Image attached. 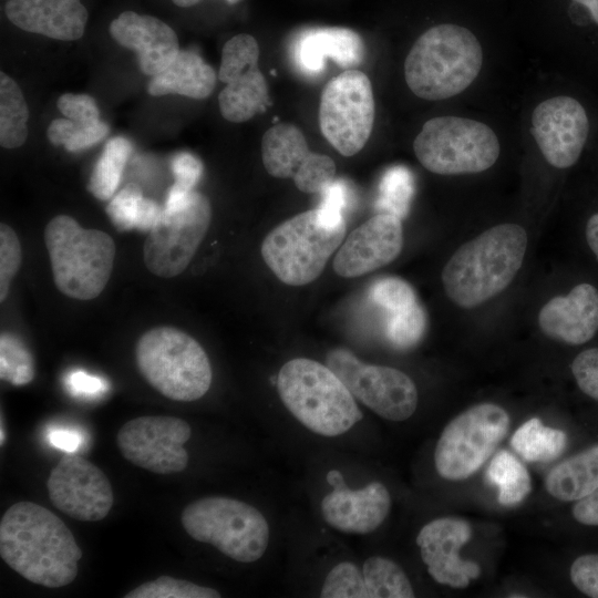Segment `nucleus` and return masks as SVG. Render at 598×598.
I'll use <instances>...</instances> for the list:
<instances>
[{
    "mask_svg": "<svg viewBox=\"0 0 598 598\" xmlns=\"http://www.w3.org/2000/svg\"><path fill=\"white\" fill-rule=\"evenodd\" d=\"M402 247V219L378 213L342 241L333 259V270L343 278L367 275L393 261Z\"/></svg>",
    "mask_w": 598,
    "mask_h": 598,
    "instance_id": "18",
    "label": "nucleus"
},
{
    "mask_svg": "<svg viewBox=\"0 0 598 598\" xmlns=\"http://www.w3.org/2000/svg\"><path fill=\"white\" fill-rule=\"evenodd\" d=\"M181 522L197 542L207 543L239 563H252L265 554L269 526L254 506L228 497L209 496L188 504Z\"/></svg>",
    "mask_w": 598,
    "mask_h": 598,
    "instance_id": "8",
    "label": "nucleus"
},
{
    "mask_svg": "<svg viewBox=\"0 0 598 598\" xmlns=\"http://www.w3.org/2000/svg\"><path fill=\"white\" fill-rule=\"evenodd\" d=\"M512 447L528 462H550L567 446L564 431L545 426L538 417L523 423L513 434Z\"/></svg>",
    "mask_w": 598,
    "mask_h": 598,
    "instance_id": "29",
    "label": "nucleus"
},
{
    "mask_svg": "<svg viewBox=\"0 0 598 598\" xmlns=\"http://www.w3.org/2000/svg\"><path fill=\"white\" fill-rule=\"evenodd\" d=\"M326 362L353 398L379 416L400 422L415 412L417 390L404 372L390 367L367 364L344 348L331 350Z\"/></svg>",
    "mask_w": 598,
    "mask_h": 598,
    "instance_id": "12",
    "label": "nucleus"
},
{
    "mask_svg": "<svg viewBox=\"0 0 598 598\" xmlns=\"http://www.w3.org/2000/svg\"><path fill=\"white\" fill-rule=\"evenodd\" d=\"M142 377L167 399L190 402L212 384V367L204 348L188 333L168 326L144 332L135 348Z\"/></svg>",
    "mask_w": 598,
    "mask_h": 598,
    "instance_id": "6",
    "label": "nucleus"
},
{
    "mask_svg": "<svg viewBox=\"0 0 598 598\" xmlns=\"http://www.w3.org/2000/svg\"><path fill=\"white\" fill-rule=\"evenodd\" d=\"M212 219L209 199L193 190L188 202L174 213L162 214L148 231L143 247L144 264L161 278L181 275L189 265L208 231Z\"/></svg>",
    "mask_w": 598,
    "mask_h": 598,
    "instance_id": "13",
    "label": "nucleus"
},
{
    "mask_svg": "<svg viewBox=\"0 0 598 598\" xmlns=\"http://www.w3.org/2000/svg\"><path fill=\"white\" fill-rule=\"evenodd\" d=\"M0 436H1L0 444L3 445V442H4V434H3V424H2V422H1V434H0Z\"/></svg>",
    "mask_w": 598,
    "mask_h": 598,
    "instance_id": "55",
    "label": "nucleus"
},
{
    "mask_svg": "<svg viewBox=\"0 0 598 598\" xmlns=\"http://www.w3.org/2000/svg\"><path fill=\"white\" fill-rule=\"evenodd\" d=\"M0 377L13 385L28 384L34 377L31 353L9 333H2L0 338Z\"/></svg>",
    "mask_w": 598,
    "mask_h": 598,
    "instance_id": "38",
    "label": "nucleus"
},
{
    "mask_svg": "<svg viewBox=\"0 0 598 598\" xmlns=\"http://www.w3.org/2000/svg\"><path fill=\"white\" fill-rule=\"evenodd\" d=\"M56 106L69 120L79 123H94L100 120L95 100L86 94L65 93L58 99Z\"/></svg>",
    "mask_w": 598,
    "mask_h": 598,
    "instance_id": "45",
    "label": "nucleus"
},
{
    "mask_svg": "<svg viewBox=\"0 0 598 598\" xmlns=\"http://www.w3.org/2000/svg\"><path fill=\"white\" fill-rule=\"evenodd\" d=\"M527 233L517 224H501L465 243L442 270L448 299L472 309L505 290L520 269Z\"/></svg>",
    "mask_w": 598,
    "mask_h": 598,
    "instance_id": "2",
    "label": "nucleus"
},
{
    "mask_svg": "<svg viewBox=\"0 0 598 598\" xmlns=\"http://www.w3.org/2000/svg\"><path fill=\"white\" fill-rule=\"evenodd\" d=\"M472 536L470 524L456 517H442L424 525L416 536L421 557L439 584L464 588L481 574L480 566L463 560L458 550Z\"/></svg>",
    "mask_w": 598,
    "mask_h": 598,
    "instance_id": "19",
    "label": "nucleus"
},
{
    "mask_svg": "<svg viewBox=\"0 0 598 598\" xmlns=\"http://www.w3.org/2000/svg\"><path fill=\"white\" fill-rule=\"evenodd\" d=\"M585 237L589 249L598 261V212L588 217L585 226Z\"/></svg>",
    "mask_w": 598,
    "mask_h": 598,
    "instance_id": "51",
    "label": "nucleus"
},
{
    "mask_svg": "<svg viewBox=\"0 0 598 598\" xmlns=\"http://www.w3.org/2000/svg\"><path fill=\"white\" fill-rule=\"evenodd\" d=\"M321 202L317 210L328 225H339L344 221V212L349 206L351 192L343 179H332L320 192Z\"/></svg>",
    "mask_w": 598,
    "mask_h": 598,
    "instance_id": "43",
    "label": "nucleus"
},
{
    "mask_svg": "<svg viewBox=\"0 0 598 598\" xmlns=\"http://www.w3.org/2000/svg\"><path fill=\"white\" fill-rule=\"evenodd\" d=\"M570 579L582 594L598 598V554L576 558L570 567Z\"/></svg>",
    "mask_w": 598,
    "mask_h": 598,
    "instance_id": "47",
    "label": "nucleus"
},
{
    "mask_svg": "<svg viewBox=\"0 0 598 598\" xmlns=\"http://www.w3.org/2000/svg\"><path fill=\"white\" fill-rule=\"evenodd\" d=\"M0 555L29 581L59 588L75 579L82 550L54 513L32 502H19L1 517Z\"/></svg>",
    "mask_w": 598,
    "mask_h": 598,
    "instance_id": "1",
    "label": "nucleus"
},
{
    "mask_svg": "<svg viewBox=\"0 0 598 598\" xmlns=\"http://www.w3.org/2000/svg\"><path fill=\"white\" fill-rule=\"evenodd\" d=\"M426 324V312L417 301L406 309L389 315L385 336L394 348L408 350L422 340Z\"/></svg>",
    "mask_w": 598,
    "mask_h": 598,
    "instance_id": "36",
    "label": "nucleus"
},
{
    "mask_svg": "<svg viewBox=\"0 0 598 598\" xmlns=\"http://www.w3.org/2000/svg\"><path fill=\"white\" fill-rule=\"evenodd\" d=\"M327 482L332 487L346 485L342 474L338 470H331L326 475Z\"/></svg>",
    "mask_w": 598,
    "mask_h": 598,
    "instance_id": "53",
    "label": "nucleus"
},
{
    "mask_svg": "<svg viewBox=\"0 0 598 598\" xmlns=\"http://www.w3.org/2000/svg\"><path fill=\"white\" fill-rule=\"evenodd\" d=\"M277 390L287 410L316 434L337 436L362 419L344 383L318 361L296 358L286 362L278 373Z\"/></svg>",
    "mask_w": 598,
    "mask_h": 598,
    "instance_id": "4",
    "label": "nucleus"
},
{
    "mask_svg": "<svg viewBox=\"0 0 598 598\" xmlns=\"http://www.w3.org/2000/svg\"><path fill=\"white\" fill-rule=\"evenodd\" d=\"M323 598H369L362 571L351 561L337 564L324 578Z\"/></svg>",
    "mask_w": 598,
    "mask_h": 598,
    "instance_id": "40",
    "label": "nucleus"
},
{
    "mask_svg": "<svg viewBox=\"0 0 598 598\" xmlns=\"http://www.w3.org/2000/svg\"><path fill=\"white\" fill-rule=\"evenodd\" d=\"M131 152L132 144L125 137L116 136L107 141L87 184L89 192L95 198L109 200L114 196Z\"/></svg>",
    "mask_w": 598,
    "mask_h": 598,
    "instance_id": "31",
    "label": "nucleus"
},
{
    "mask_svg": "<svg viewBox=\"0 0 598 598\" xmlns=\"http://www.w3.org/2000/svg\"><path fill=\"white\" fill-rule=\"evenodd\" d=\"M49 440L55 447L72 453L80 446L82 437L74 431L55 429L50 432Z\"/></svg>",
    "mask_w": 598,
    "mask_h": 598,
    "instance_id": "50",
    "label": "nucleus"
},
{
    "mask_svg": "<svg viewBox=\"0 0 598 598\" xmlns=\"http://www.w3.org/2000/svg\"><path fill=\"white\" fill-rule=\"evenodd\" d=\"M29 109L19 84L8 74L0 73V144L17 148L28 137Z\"/></svg>",
    "mask_w": 598,
    "mask_h": 598,
    "instance_id": "30",
    "label": "nucleus"
},
{
    "mask_svg": "<svg viewBox=\"0 0 598 598\" xmlns=\"http://www.w3.org/2000/svg\"><path fill=\"white\" fill-rule=\"evenodd\" d=\"M172 1L178 7L188 8V7L197 4L202 0H172ZM225 1H227L230 4H234V3L239 2L240 0H225Z\"/></svg>",
    "mask_w": 598,
    "mask_h": 598,
    "instance_id": "54",
    "label": "nucleus"
},
{
    "mask_svg": "<svg viewBox=\"0 0 598 598\" xmlns=\"http://www.w3.org/2000/svg\"><path fill=\"white\" fill-rule=\"evenodd\" d=\"M369 598H412L414 590L404 570L393 560L372 556L362 567Z\"/></svg>",
    "mask_w": 598,
    "mask_h": 598,
    "instance_id": "33",
    "label": "nucleus"
},
{
    "mask_svg": "<svg viewBox=\"0 0 598 598\" xmlns=\"http://www.w3.org/2000/svg\"><path fill=\"white\" fill-rule=\"evenodd\" d=\"M218 105L223 117L233 123L246 122L265 112L270 97L258 65L227 83L218 95Z\"/></svg>",
    "mask_w": 598,
    "mask_h": 598,
    "instance_id": "27",
    "label": "nucleus"
},
{
    "mask_svg": "<svg viewBox=\"0 0 598 598\" xmlns=\"http://www.w3.org/2000/svg\"><path fill=\"white\" fill-rule=\"evenodd\" d=\"M107 133L109 126L102 121L79 123L66 117L53 120L47 131L48 138L53 145H63L70 152L91 147L103 140Z\"/></svg>",
    "mask_w": 598,
    "mask_h": 598,
    "instance_id": "35",
    "label": "nucleus"
},
{
    "mask_svg": "<svg viewBox=\"0 0 598 598\" xmlns=\"http://www.w3.org/2000/svg\"><path fill=\"white\" fill-rule=\"evenodd\" d=\"M171 166L175 178L172 187L183 193L193 192L203 173L200 159L190 153L181 152L173 157Z\"/></svg>",
    "mask_w": 598,
    "mask_h": 598,
    "instance_id": "46",
    "label": "nucleus"
},
{
    "mask_svg": "<svg viewBox=\"0 0 598 598\" xmlns=\"http://www.w3.org/2000/svg\"><path fill=\"white\" fill-rule=\"evenodd\" d=\"M106 214L118 230L150 231L161 217L162 208L136 184H127L114 195L106 206Z\"/></svg>",
    "mask_w": 598,
    "mask_h": 598,
    "instance_id": "28",
    "label": "nucleus"
},
{
    "mask_svg": "<svg viewBox=\"0 0 598 598\" xmlns=\"http://www.w3.org/2000/svg\"><path fill=\"white\" fill-rule=\"evenodd\" d=\"M220 594L209 587L161 576L144 582L124 595V598H219Z\"/></svg>",
    "mask_w": 598,
    "mask_h": 598,
    "instance_id": "39",
    "label": "nucleus"
},
{
    "mask_svg": "<svg viewBox=\"0 0 598 598\" xmlns=\"http://www.w3.org/2000/svg\"><path fill=\"white\" fill-rule=\"evenodd\" d=\"M110 34L118 44L136 53L138 66L146 75L161 73L181 51L175 31L148 14L122 12L111 22Z\"/></svg>",
    "mask_w": 598,
    "mask_h": 598,
    "instance_id": "20",
    "label": "nucleus"
},
{
    "mask_svg": "<svg viewBox=\"0 0 598 598\" xmlns=\"http://www.w3.org/2000/svg\"><path fill=\"white\" fill-rule=\"evenodd\" d=\"M571 372L579 389L598 401V348L580 352L571 363Z\"/></svg>",
    "mask_w": 598,
    "mask_h": 598,
    "instance_id": "44",
    "label": "nucleus"
},
{
    "mask_svg": "<svg viewBox=\"0 0 598 598\" xmlns=\"http://www.w3.org/2000/svg\"><path fill=\"white\" fill-rule=\"evenodd\" d=\"M189 424L176 416L146 415L126 422L116 442L132 464L156 474L182 472L188 464L184 444L189 440Z\"/></svg>",
    "mask_w": 598,
    "mask_h": 598,
    "instance_id": "14",
    "label": "nucleus"
},
{
    "mask_svg": "<svg viewBox=\"0 0 598 598\" xmlns=\"http://www.w3.org/2000/svg\"><path fill=\"white\" fill-rule=\"evenodd\" d=\"M483 50L466 28L443 23L430 28L412 45L404 62L410 90L427 101L464 91L478 75Z\"/></svg>",
    "mask_w": 598,
    "mask_h": 598,
    "instance_id": "3",
    "label": "nucleus"
},
{
    "mask_svg": "<svg viewBox=\"0 0 598 598\" xmlns=\"http://www.w3.org/2000/svg\"><path fill=\"white\" fill-rule=\"evenodd\" d=\"M509 415L494 403L476 404L442 431L434 452L437 473L460 481L474 474L493 454L509 429Z\"/></svg>",
    "mask_w": 598,
    "mask_h": 598,
    "instance_id": "10",
    "label": "nucleus"
},
{
    "mask_svg": "<svg viewBox=\"0 0 598 598\" xmlns=\"http://www.w3.org/2000/svg\"><path fill=\"white\" fill-rule=\"evenodd\" d=\"M47 487L51 503L76 520H101L113 505V492L106 475L79 455H64L50 472Z\"/></svg>",
    "mask_w": 598,
    "mask_h": 598,
    "instance_id": "17",
    "label": "nucleus"
},
{
    "mask_svg": "<svg viewBox=\"0 0 598 598\" xmlns=\"http://www.w3.org/2000/svg\"><path fill=\"white\" fill-rule=\"evenodd\" d=\"M573 516L581 524L598 526V489L577 501Z\"/></svg>",
    "mask_w": 598,
    "mask_h": 598,
    "instance_id": "49",
    "label": "nucleus"
},
{
    "mask_svg": "<svg viewBox=\"0 0 598 598\" xmlns=\"http://www.w3.org/2000/svg\"><path fill=\"white\" fill-rule=\"evenodd\" d=\"M591 128L588 110L570 95L550 97L539 103L532 114V134L545 159L559 169L577 164Z\"/></svg>",
    "mask_w": 598,
    "mask_h": 598,
    "instance_id": "15",
    "label": "nucleus"
},
{
    "mask_svg": "<svg viewBox=\"0 0 598 598\" xmlns=\"http://www.w3.org/2000/svg\"><path fill=\"white\" fill-rule=\"evenodd\" d=\"M424 168L440 175L480 173L495 164L499 143L482 122L458 116L426 121L413 143Z\"/></svg>",
    "mask_w": 598,
    "mask_h": 598,
    "instance_id": "9",
    "label": "nucleus"
},
{
    "mask_svg": "<svg viewBox=\"0 0 598 598\" xmlns=\"http://www.w3.org/2000/svg\"><path fill=\"white\" fill-rule=\"evenodd\" d=\"M574 3L586 9L589 21L598 27V0H571Z\"/></svg>",
    "mask_w": 598,
    "mask_h": 598,
    "instance_id": "52",
    "label": "nucleus"
},
{
    "mask_svg": "<svg viewBox=\"0 0 598 598\" xmlns=\"http://www.w3.org/2000/svg\"><path fill=\"white\" fill-rule=\"evenodd\" d=\"M259 45L256 39L249 34H237L229 39L221 52V62L218 70V79L229 83L251 68L258 65Z\"/></svg>",
    "mask_w": 598,
    "mask_h": 598,
    "instance_id": "37",
    "label": "nucleus"
},
{
    "mask_svg": "<svg viewBox=\"0 0 598 598\" xmlns=\"http://www.w3.org/2000/svg\"><path fill=\"white\" fill-rule=\"evenodd\" d=\"M344 235L346 221L328 225L317 208L306 210L268 233L261 244V256L280 281L303 286L321 275Z\"/></svg>",
    "mask_w": 598,
    "mask_h": 598,
    "instance_id": "7",
    "label": "nucleus"
},
{
    "mask_svg": "<svg viewBox=\"0 0 598 598\" xmlns=\"http://www.w3.org/2000/svg\"><path fill=\"white\" fill-rule=\"evenodd\" d=\"M538 324L553 340L570 346L588 342L598 332V289L580 282L567 295L551 298L540 309Z\"/></svg>",
    "mask_w": 598,
    "mask_h": 598,
    "instance_id": "21",
    "label": "nucleus"
},
{
    "mask_svg": "<svg viewBox=\"0 0 598 598\" xmlns=\"http://www.w3.org/2000/svg\"><path fill=\"white\" fill-rule=\"evenodd\" d=\"M262 164L276 178H291L302 193H320L334 179L331 157L310 151L301 130L290 123H278L261 138Z\"/></svg>",
    "mask_w": 598,
    "mask_h": 598,
    "instance_id": "16",
    "label": "nucleus"
},
{
    "mask_svg": "<svg viewBox=\"0 0 598 598\" xmlns=\"http://www.w3.org/2000/svg\"><path fill=\"white\" fill-rule=\"evenodd\" d=\"M486 476L498 488V502L513 506L530 493V475L526 467L512 453L498 452L491 461Z\"/></svg>",
    "mask_w": 598,
    "mask_h": 598,
    "instance_id": "32",
    "label": "nucleus"
},
{
    "mask_svg": "<svg viewBox=\"0 0 598 598\" xmlns=\"http://www.w3.org/2000/svg\"><path fill=\"white\" fill-rule=\"evenodd\" d=\"M390 507V493L380 482H372L355 491L347 485L333 487L321 501L326 523L348 534L374 532L386 518Z\"/></svg>",
    "mask_w": 598,
    "mask_h": 598,
    "instance_id": "22",
    "label": "nucleus"
},
{
    "mask_svg": "<svg viewBox=\"0 0 598 598\" xmlns=\"http://www.w3.org/2000/svg\"><path fill=\"white\" fill-rule=\"evenodd\" d=\"M44 241L60 292L72 299L91 300L104 290L116 252L109 234L83 228L73 217L58 215L48 223Z\"/></svg>",
    "mask_w": 598,
    "mask_h": 598,
    "instance_id": "5",
    "label": "nucleus"
},
{
    "mask_svg": "<svg viewBox=\"0 0 598 598\" xmlns=\"http://www.w3.org/2000/svg\"><path fill=\"white\" fill-rule=\"evenodd\" d=\"M215 70L193 51H179L174 61L152 76L147 91L153 96L179 94L202 100L215 89Z\"/></svg>",
    "mask_w": 598,
    "mask_h": 598,
    "instance_id": "25",
    "label": "nucleus"
},
{
    "mask_svg": "<svg viewBox=\"0 0 598 598\" xmlns=\"http://www.w3.org/2000/svg\"><path fill=\"white\" fill-rule=\"evenodd\" d=\"M363 53L361 37L340 27L307 29L297 37L293 47L297 65L309 74L321 72L328 59L344 68L359 65Z\"/></svg>",
    "mask_w": 598,
    "mask_h": 598,
    "instance_id": "24",
    "label": "nucleus"
},
{
    "mask_svg": "<svg viewBox=\"0 0 598 598\" xmlns=\"http://www.w3.org/2000/svg\"><path fill=\"white\" fill-rule=\"evenodd\" d=\"M413 193V175L406 167L398 165L388 168L379 184L378 213L404 218L409 212Z\"/></svg>",
    "mask_w": 598,
    "mask_h": 598,
    "instance_id": "34",
    "label": "nucleus"
},
{
    "mask_svg": "<svg viewBox=\"0 0 598 598\" xmlns=\"http://www.w3.org/2000/svg\"><path fill=\"white\" fill-rule=\"evenodd\" d=\"M375 115L372 85L360 70L331 79L322 91L319 125L324 138L342 155L359 153L368 142Z\"/></svg>",
    "mask_w": 598,
    "mask_h": 598,
    "instance_id": "11",
    "label": "nucleus"
},
{
    "mask_svg": "<svg viewBox=\"0 0 598 598\" xmlns=\"http://www.w3.org/2000/svg\"><path fill=\"white\" fill-rule=\"evenodd\" d=\"M545 487L563 502L579 501L598 489V445L555 466L546 477Z\"/></svg>",
    "mask_w": 598,
    "mask_h": 598,
    "instance_id": "26",
    "label": "nucleus"
},
{
    "mask_svg": "<svg viewBox=\"0 0 598 598\" xmlns=\"http://www.w3.org/2000/svg\"><path fill=\"white\" fill-rule=\"evenodd\" d=\"M22 250L16 231L7 224L0 225V301L9 293L11 282L19 271Z\"/></svg>",
    "mask_w": 598,
    "mask_h": 598,
    "instance_id": "42",
    "label": "nucleus"
},
{
    "mask_svg": "<svg viewBox=\"0 0 598 598\" xmlns=\"http://www.w3.org/2000/svg\"><path fill=\"white\" fill-rule=\"evenodd\" d=\"M372 302L383 308L389 315L406 309L419 300L411 285L399 277H384L370 288Z\"/></svg>",
    "mask_w": 598,
    "mask_h": 598,
    "instance_id": "41",
    "label": "nucleus"
},
{
    "mask_svg": "<svg viewBox=\"0 0 598 598\" xmlns=\"http://www.w3.org/2000/svg\"><path fill=\"white\" fill-rule=\"evenodd\" d=\"M65 384L73 395L85 398L99 396L109 388L103 379L81 370L69 373L65 379Z\"/></svg>",
    "mask_w": 598,
    "mask_h": 598,
    "instance_id": "48",
    "label": "nucleus"
},
{
    "mask_svg": "<svg viewBox=\"0 0 598 598\" xmlns=\"http://www.w3.org/2000/svg\"><path fill=\"white\" fill-rule=\"evenodd\" d=\"M4 10L19 29L61 41L80 39L89 19L81 0H9Z\"/></svg>",
    "mask_w": 598,
    "mask_h": 598,
    "instance_id": "23",
    "label": "nucleus"
}]
</instances>
